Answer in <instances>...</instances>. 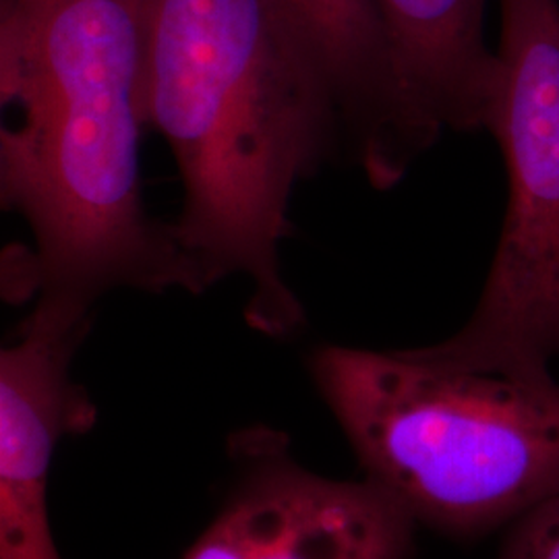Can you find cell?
<instances>
[{"label": "cell", "mask_w": 559, "mask_h": 559, "mask_svg": "<svg viewBox=\"0 0 559 559\" xmlns=\"http://www.w3.org/2000/svg\"><path fill=\"white\" fill-rule=\"evenodd\" d=\"M280 32L336 106L344 145L376 189L413 166L400 133L392 48L380 0H265Z\"/></svg>", "instance_id": "52a82bcc"}, {"label": "cell", "mask_w": 559, "mask_h": 559, "mask_svg": "<svg viewBox=\"0 0 559 559\" xmlns=\"http://www.w3.org/2000/svg\"><path fill=\"white\" fill-rule=\"evenodd\" d=\"M145 115L173 150L170 224L200 290L245 276V320L288 338L305 323L280 247L300 180L344 145L336 106L265 0H145Z\"/></svg>", "instance_id": "7a4b0ae2"}, {"label": "cell", "mask_w": 559, "mask_h": 559, "mask_svg": "<svg viewBox=\"0 0 559 559\" xmlns=\"http://www.w3.org/2000/svg\"><path fill=\"white\" fill-rule=\"evenodd\" d=\"M145 62V0H2L0 200L36 240L4 272L7 299L92 311L117 288L200 295L143 201Z\"/></svg>", "instance_id": "6da1fadb"}, {"label": "cell", "mask_w": 559, "mask_h": 559, "mask_svg": "<svg viewBox=\"0 0 559 559\" xmlns=\"http://www.w3.org/2000/svg\"><path fill=\"white\" fill-rule=\"evenodd\" d=\"M237 450V485L185 559L413 558L417 522L376 483L313 475L263 429Z\"/></svg>", "instance_id": "5b68a950"}, {"label": "cell", "mask_w": 559, "mask_h": 559, "mask_svg": "<svg viewBox=\"0 0 559 559\" xmlns=\"http://www.w3.org/2000/svg\"><path fill=\"white\" fill-rule=\"evenodd\" d=\"M501 559H559V491L512 524Z\"/></svg>", "instance_id": "9c48e42d"}, {"label": "cell", "mask_w": 559, "mask_h": 559, "mask_svg": "<svg viewBox=\"0 0 559 559\" xmlns=\"http://www.w3.org/2000/svg\"><path fill=\"white\" fill-rule=\"evenodd\" d=\"M399 94L406 158L441 131H483L498 81V55L485 44L487 0H380Z\"/></svg>", "instance_id": "ba28073f"}, {"label": "cell", "mask_w": 559, "mask_h": 559, "mask_svg": "<svg viewBox=\"0 0 559 559\" xmlns=\"http://www.w3.org/2000/svg\"><path fill=\"white\" fill-rule=\"evenodd\" d=\"M90 313L40 299L0 353V559H60L48 473L57 443L90 431L98 415L71 378Z\"/></svg>", "instance_id": "8992f818"}, {"label": "cell", "mask_w": 559, "mask_h": 559, "mask_svg": "<svg viewBox=\"0 0 559 559\" xmlns=\"http://www.w3.org/2000/svg\"><path fill=\"white\" fill-rule=\"evenodd\" d=\"M498 81L485 131L500 143L508 203L473 318L423 359L519 378L559 359V0H500Z\"/></svg>", "instance_id": "277c9868"}, {"label": "cell", "mask_w": 559, "mask_h": 559, "mask_svg": "<svg viewBox=\"0 0 559 559\" xmlns=\"http://www.w3.org/2000/svg\"><path fill=\"white\" fill-rule=\"evenodd\" d=\"M311 378L365 479L452 539L514 524L559 491V383L471 371L413 348L321 346Z\"/></svg>", "instance_id": "3957f363"}]
</instances>
